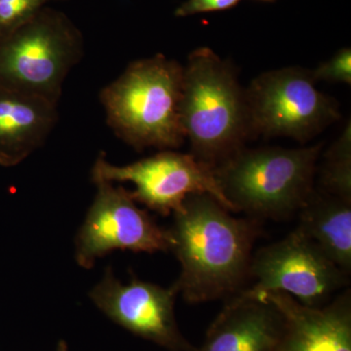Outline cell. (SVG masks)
Returning <instances> with one entry per match:
<instances>
[{
  "label": "cell",
  "mask_w": 351,
  "mask_h": 351,
  "mask_svg": "<svg viewBox=\"0 0 351 351\" xmlns=\"http://www.w3.org/2000/svg\"><path fill=\"white\" fill-rule=\"evenodd\" d=\"M241 0H186L175 11L176 17H188L195 14L228 10Z\"/></svg>",
  "instance_id": "cell-18"
},
{
  "label": "cell",
  "mask_w": 351,
  "mask_h": 351,
  "mask_svg": "<svg viewBox=\"0 0 351 351\" xmlns=\"http://www.w3.org/2000/svg\"><path fill=\"white\" fill-rule=\"evenodd\" d=\"M56 351H69L66 341H64V339H61V341L58 343Z\"/></svg>",
  "instance_id": "cell-19"
},
{
  "label": "cell",
  "mask_w": 351,
  "mask_h": 351,
  "mask_svg": "<svg viewBox=\"0 0 351 351\" xmlns=\"http://www.w3.org/2000/svg\"><path fill=\"white\" fill-rule=\"evenodd\" d=\"M285 322L271 302L239 293L208 329L195 351H278Z\"/></svg>",
  "instance_id": "cell-12"
},
{
  "label": "cell",
  "mask_w": 351,
  "mask_h": 351,
  "mask_svg": "<svg viewBox=\"0 0 351 351\" xmlns=\"http://www.w3.org/2000/svg\"><path fill=\"white\" fill-rule=\"evenodd\" d=\"M243 295L271 302L282 314L285 328L278 351H351L350 290L322 307L304 306L282 292Z\"/></svg>",
  "instance_id": "cell-11"
},
{
  "label": "cell",
  "mask_w": 351,
  "mask_h": 351,
  "mask_svg": "<svg viewBox=\"0 0 351 351\" xmlns=\"http://www.w3.org/2000/svg\"><path fill=\"white\" fill-rule=\"evenodd\" d=\"M182 80L184 66L163 55L133 62L101 90L108 125L136 151L181 147Z\"/></svg>",
  "instance_id": "cell-2"
},
{
  "label": "cell",
  "mask_w": 351,
  "mask_h": 351,
  "mask_svg": "<svg viewBox=\"0 0 351 351\" xmlns=\"http://www.w3.org/2000/svg\"><path fill=\"white\" fill-rule=\"evenodd\" d=\"M298 228L346 274L351 269V201L323 193L300 209Z\"/></svg>",
  "instance_id": "cell-14"
},
{
  "label": "cell",
  "mask_w": 351,
  "mask_h": 351,
  "mask_svg": "<svg viewBox=\"0 0 351 351\" xmlns=\"http://www.w3.org/2000/svg\"><path fill=\"white\" fill-rule=\"evenodd\" d=\"M322 144L302 149H241L215 167L237 212L284 218L300 211L313 191Z\"/></svg>",
  "instance_id": "cell-4"
},
{
  "label": "cell",
  "mask_w": 351,
  "mask_h": 351,
  "mask_svg": "<svg viewBox=\"0 0 351 351\" xmlns=\"http://www.w3.org/2000/svg\"><path fill=\"white\" fill-rule=\"evenodd\" d=\"M345 271L330 260L300 228L260 249L252 258L249 276L256 283L243 294L282 292L300 304L322 307L348 283Z\"/></svg>",
  "instance_id": "cell-8"
},
{
  "label": "cell",
  "mask_w": 351,
  "mask_h": 351,
  "mask_svg": "<svg viewBox=\"0 0 351 351\" xmlns=\"http://www.w3.org/2000/svg\"><path fill=\"white\" fill-rule=\"evenodd\" d=\"M308 69L263 73L245 90L250 138L289 137L304 143L341 117L339 105L315 86Z\"/></svg>",
  "instance_id": "cell-6"
},
{
  "label": "cell",
  "mask_w": 351,
  "mask_h": 351,
  "mask_svg": "<svg viewBox=\"0 0 351 351\" xmlns=\"http://www.w3.org/2000/svg\"><path fill=\"white\" fill-rule=\"evenodd\" d=\"M261 1H274V0H261Z\"/></svg>",
  "instance_id": "cell-20"
},
{
  "label": "cell",
  "mask_w": 351,
  "mask_h": 351,
  "mask_svg": "<svg viewBox=\"0 0 351 351\" xmlns=\"http://www.w3.org/2000/svg\"><path fill=\"white\" fill-rule=\"evenodd\" d=\"M181 119L191 154L216 167L250 138L245 90L237 71L208 47L184 66Z\"/></svg>",
  "instance_id": "cell-3"
},
{
  "label": "cell",
  "mask_w": 351,
  "mask_h": 351,
  "mask_svg": "<svg viewBox=\"0 0 351 351\" xmlns=\"http://www.w3.org/2000/svg\"><path fill=\"white\" fill-rule=\"evenodd\" d=\"M230 212L211 195L197 193L173 213L170 250L182 269L173 286L191 304L233 294L249 276L258 226Z\"/></svg>",
  "instance_id": "cell-1"
},
{
  "label": "cell",
  "mask_w": 351,
  "mask_h": 351,
  "mask_svg": "<svg viewBox=\"0 0 351 351\" xmlns=\"http://www.w3.org/2000/svg\"><path fill=\"white\" fill-rule=\"evenodd\" d=\"M97 193L75 239V260L90 269L113 251L170 250L169 230L138 207L130 191L112 182H97Z\"/></svg>",
  "instance_id": "cell-9"
},
{
  "label": "cell",
  "mask_w": 351,
  "mask_h": 351,
  "mask_svg": "<svg viewBox=\"0 0 351 351\" xmlns=\"http://www.w3.org/2000/svg\"><path fill=\"white\" fill-rule=\"evenodd\" d=\"M316 82L351 84V49L343 48L336 54L311 71Z\"/></svg>",
  "instance_id": "cell-17"
},
{
  "label": "cell",
  "mask_w": 351,
  "mask_h": 351,
  "mask_svg": "<svg viewBox=\"0 0 351 351\" xmlns=\"http://www.w3.org/2000/svg\"><path fill=\"white\" fill-rule=\"evenodd\" d=\"M91 176L94 184L132 182L136 188L130 191L133 199L162 216L179 211L189 195L197 193L211 195L228 211L237 212L221 188L215 167L191 154L165 149L124 166L112 165L101 154Z\"/></svg>",
  "instance_id": "cell-7"
},
{
  "label": "cell",
  "mask_w": 351,
  "mask_h": 351,
  "mask_svg": "<svg viewBox=\"0 0 351 351\" xmlns=\"http://www.w3.org/2000/svg\"><path fill=\"white\" fill-rule=\"evenodd\" d=\"M48 2L49 0H0V39L32 19Z\"/></svg>",
  "instance_id": "cell-16"
},
{
  "label": "cell",
  "mask_w": 351,
  "mask_h": 351,
  "mask_svg": "<svg viewBox=\"0 0 351 351\" xmlns=\"http://www.w3.org/2000/svg\"><path fill=\"white\" fill-rule=\"evenodd\" d=\"M83 55L82 32L66 14L43 7L0 39V87L57 104L64 80Z\"/></svg>",
  "instance_id": "cell-5"
},
{
  "label": "cell",
  "mask_w": 351,
  "mask_h": 351,
  "mask_svg": "<svg viewBox=\"0 0 351 351\" xmlns=\"http://www.w3.org/2000/svg\"><path fill=\"white\" fill-rule=\"evenodd\" d=\"M348 121L341 137L327 152L321 174L324 193L351 201V129Z\"/></svg>",
  "instance_id": "cell-15"
},
{
  "label": "cell",
  "mask_w": 351,
  "mask_h": 351,
  "mask_svg": "<svg viewBox=\"0 0 351 351\" xmlns=\"http://www.w3.org/2000/svg\"><path fill=\"white\" fill-rule=\"evenodd\" d=\"M57 104L0 87V165L13 167L47 140L56 125Z\"/></svg>",
  "instance_id": "cell-13"
},
{
  "label": "cell",
  "mask_w": 351,
  "mask_h": 351,
  "mask_svg": "<svg viewBox=\"0 0 351 351\" xmlns=\"http://www.w3.org/2000/svg\"><path fill=\"white\" fill-rule=\"evenodd\" d=\"M174 286H161L136 277L124 285L106 269L100 282L89 293L95 306L112 322L135 336L147 339L169 351H195L182 336L175 316Z\"/></svg>",
  "instance_id": "cell-10"
},
{
  "label": "cell",
  "mask_w": 351,
  "mask_h": 351,
  "mask_svg": "<svg viewBox=\"0 0 351 351\" xmlns=\"http://www.w3.org/2000/svg\"><path fill=\"white\" fill-rule=\"evenodd\" d=\"M49 1H52V0H49Z\"/></svg>",
  "instance_id": "cell-21"
}]
</instances>
